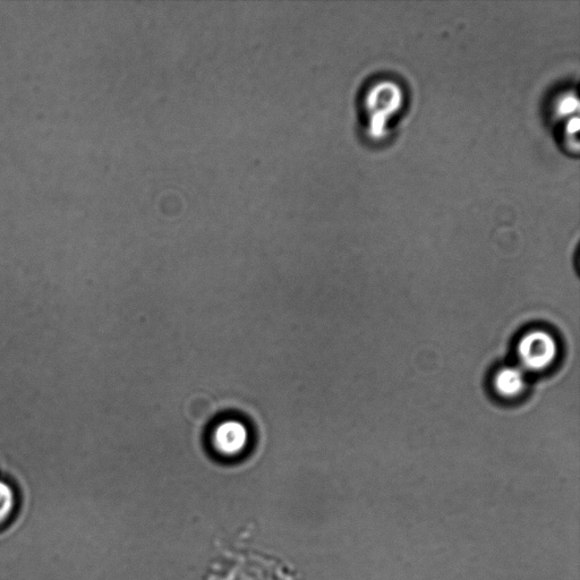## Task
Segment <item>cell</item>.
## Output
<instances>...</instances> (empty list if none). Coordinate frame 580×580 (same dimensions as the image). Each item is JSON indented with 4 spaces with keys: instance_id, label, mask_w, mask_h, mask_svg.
Wrapping results in <instances>:
<instances>
[{
    "instance_id": "4",
    "label": "cell",
    "mask_w": 580,
    "mask_h": 580,
    "mask_svg": "<svg viewBox=\"0 0 580 580\" xmlns=\"http://www.w3.org/2000/svg\"><path fill=\"white\" fill-rule=\"evenodd\" d=\"M16 508V494L12 486L0 481V526L10 519Z\"/></svg>"
},
{
    "instance_id": "3",
    "label": "cell",
    "mask_w": 580,
    "mask_h": 580,
    "mask_svg": "<svg viewBox=\"0 0 580 580\" xmlns=\"http://www.w3.org/2000/svg\"><path fill=\"white\" fill-rule=\"evenodd\" d=\"M492 388L502 399L522 397L527 390L526 372L517 365L502 366L493 374Z\"/></svg>"
},
{
    "instance_id": "2",
    "label": "cell",
    "mask_w": 580,
    "mask_h": 580,
    "mask_svg": "<svg viewBox=\"0 0 580 580\" xmlns=\"http://www.w3.org/2000/svg\"><path fill=\"white\" fill-rule=\"evenodd\" d=\"M251 435L247 426L240 420L221 421L213 428L210 443L221 457L235 458L244 454L250 445Z\"/></svg>"
},
{
    "instance_id": "1",
    "label": "cell",
    "mask_w": 580,
    "mask_h": 580,
    "mask_svg": "<svg viewBox=\"0 0 580 580\" xmlns=\"http://www.w3.org/2000/svg\"><path fill=\"white\" fill-rule=\"evenodd\" d=\"M558 356V341L547 330L532 329L518 340V366L526 373L547 371L556 363Z\"/></svg>"
}]
</instances>
